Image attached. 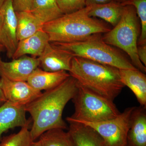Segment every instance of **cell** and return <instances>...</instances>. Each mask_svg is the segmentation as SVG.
Instances as JSON below:
<instances>
[{"mask_svg": "<svg viewBox=\"0 0 146 146\" xmlns=\"http://www.w3.org/2000/svg\"><path fill=\"white\" fill-rule=\"evenodd\" d=\"M77 89V82L70 76L58 86L42 93L25 106L33 121L30 132L33 141L47 131L68 128L63 119V110Z\"/></svg>", "mask_w": 146, "mask_h": 146, "instance_id": "cell-1", "label": "cell"}, {"mask_svg": "<svg viewBox=\"0 0 146 146\" xmlns=\"http://www.w3.org/2000/svg\"><path fill=\"white\" fill-rule=\"evenodd\" d=\"M69 73L79 85L113 101L125 86L119 69L83 58L73 57Z\"/></svg>", "mask_w": 146, "mask_h": 146, "instance_id": "cell-2", "label": "cell"}, {"mask_svg": "<svg viewBox=\"0 0 146 146\" xmlns=\"http://www.w3.org/2000/svg\"><path fill=\"white\" fill-rule=\"evenodd\" d=\"M92 5L68 14L43 25L42 29L48 35L50 42L70 43L81 41L90 35L106 33L111 29L102 21L90 17Z\"/></svg>", "mask_w": 146, "mask_h": 146, "instance_id": "cell-3", "label": "cell"}, {"mask_svg": "<svg viewBox=\"0 0 146 146\" xmlns=\"http://www.w3.org/2000/svg\"><path fill=\"white\" fill-rule=\"evenodd\" d=\"M73 57L83 58L118 69H136L131 61L117 49L104 41L101 33L94 34L81 41L70 43H50Z\"/></svg>", "mask_w": 146, "mask_h": 146, "instance_id": "cell-4", "label": "cell"}, {"mask_svg": "<svg viewBox=\"0 0 146 146\" xmlns=\"http://www.w3.org/2000/svg\"><path fill=\"white\" fill-rule=\"evenodd\" d=\"M139 25L133 6H124L122 15L118 24L102 36L106 43L115 46L126 53L133 66L144 73L146 67L139 60L137 47Z\"/></svg>", "mask_w": 146, "mask_h": 146, "instance_id": "cell-5", "label": "cell"}, {"mask_svg": "<svg viewBox=\"0 0 146 146\" xmlns=\"http://www.w3.org/2000/svg\"><path fill=\"white\" fill-rule=\"evenodd\" d=\"M72 100L74 114L67 121H84L98 122L116 117L120 114L113 101L96 94L78 84V89Z\"/></svg>", "mask_w": 146, "mask_h": 146, "instance_id": "cell-6", "label": "cell"}, {"mask_svg": "<svg viewBox=\"0 0 146 146\" xmlns=\"http://www.w3.org/2000/svg\"><path fill=\"white\" fill-rule=\"evenodd\" d=\"M134 108H127L116 117L104 121L71 122L83 124L93 128L102 138L105 146H127V139L131 116Z\"/></svg>", "mask_w": 146, "mask_h": 146, "instance_id": "cell-7", "label": "cell"}, {"mask_svg": "<svg viewBox=\"0 0 146 146\" xmlns=\"http://www.w3.org/2000/svg\"><path fill=\"white\" fill-rule=\"evenodd\" d=\"M0 89L6 101L21 106H25L42 94L27 81H12L4 77L0 78Z\"/></svg>", "mask_w": 146, "mask_h": 146, "instance_id": "cell-8", "label": "cell"}, {"mask_svg": "<svg viewBox=\"0 0 146 146\" xmlns=\"http://www.w3.org/2000/svg\"><path fill=\"white\" fill-rule=\"evenodd\" d=\"M37 58L23 56L10 62L0 56V77L12 81H27L33 71L39 67Z\"/></svg>", "mask_w": 146, "mask_h": 146, "instance_id": "cell-9", "label": "cell"}, {"mask_svg": "<svg viewBox=\"0 0 146 146\" xmlns=\"http://www.w3.org/2000/svg\"><path fill=\"white\" fill-rule=\"evenodd\" d=\"M3 16L2 44L9 58H12L17 48V19L12 0H7L1 11Z\"/></svg>", "mask_w": 146, "mask_h": 146, "instance_id": "cell-10", "label": "cell"}, {"mask_svg": "<svg viewBox=\"0 0 146 146\" xmlns=\"http://www.w3.org/2000/svg\"><path fill=\"white\" fill-rule=\"evenodd\" d=\"M73 58L69 53L54 48L49 42L37 58L39 67L43 70L50 72L65 71L69 72Z\"/></svg>", "mask_w": 146, "mask_h": 146, "instance_id": "cell-11", "label": "cell"}, {"mask_svg": "<svg viewBox=\"0 0 146 146\" xmlns=\"http://www.w3.org/2000/svg\"><path fill=\"white\" fill-rule=\"evenodd\" d=\"M25 106L5 102L0 107V141L3 133L16 127L29 126L30 121L27 119Z\"/></svg>", "mask_w": 146, "mask_h": 146, "instance_id": "cell-12", "label": "cell"}, {"mask_svg": "<svg viewBox=\"0 0 146 146\" xmlns=\"http://www.w3.org/2000/svg\"><path fill=\"white\" fill-rule=\"evenodd\" d=\"M70 76L67 71L47 72L38 67L33 72L27 82L35 90L42 92L56 87Z\"/></svg>", "mask_w": 146, "mask_h": 146, "instance_id": "cell-13", "label": "cell"}, {"mask_svg": "<svg viewBox=\"0 0 146 146\" xmlns=\"http://www.w3.org/2000/svg\"><path fill=\"white\" fill-rule=\"evenodd\" d=\"M146 108L135 107L131 116L127 146H146Z\"/></svg>", "mask_w": 146, "mask_h": 146, "instance_id": "cell-14", "label": "cell"}, {"mask_svg": "<svg viewBox=\"0 0 146 146\" xmlns=\"http://www.w3.org/2000/svg\"><path fill=\"white\" fill-rule=\"evenodd\" d=\"M49 42L48 35L43 30H40L33 35L18 41L12 58L16 59L28 54L33 57H39Z\"/></svg>", "mask_w": 146, "mask_h": 146, "instance_id": "cell-15", "label": "cell"}, {"mask_svg": "<svg viewBox=\"0 0 146 146\" xmlns=\"http://www.w3.org/2000/svg\"><path fill=\"white\" fill-rule=\"evenodd\" d=\"M121 81L133 92L141 106L146 107V76L138 69L119 70Z\"/></svg>", "mask_w": 146, "mask_h": 146, "instance_id": "cell-16", "label": "cell"}, {"mask_svg": "<svg viewBox=\"0 0 146 146\" xmlns=\"http://www.w3.org/2000/svg\"><path fill=\"white\" fill-rule=\"evenodd\" d=\"M68 122V131L76 146H105L102 138L92 128L80 123Z\"/></svg>", "mask_w": 146, "mask_h": 146, "instance_id": "cell-17", "label": "cell"}, {"mask_svg": "<svg viewBox=\"0 0 146 146\" xmlns=\"http://www.w3.org/2000/svg\"><path fill=\"white\" fill-rule=\"evenodd\" d=\"M30 11L43 25L64 14L56 0H33Z\"/></svg>", "mask_w": 146, "mask_h": 146, "instance_id": "cell-18", "label": "cell"}, {"mask_svg": "<svg viewBox=\"0 0 146 146\" xmlns=\"http://www.w3.org/2000/svg\"><path fill=\"white\" fill-rule=\"evenodd\" d=\"M16 12V11H15ZM18 41L35 34L42 29L43 24L30 11L16 12Z\"/></svg>", "mask_w": 146, "mask_h": 146, "instance_id": "cell-19", "label": "cell"}, {"mask_svg": "<svg viewBox=\"0 0 146 146\" xmlns=\"http://www.w3.org/2000/svg\"><path fill=\"white\" fill-rule=\"evenodd\" d=\"M123 7V5L114 2L95 5L91 6L89 15L101 18L115 27L121 19Z\"/></svg>", "mask_w": 146, "mask_h": 146, "instance_id": "cell-20", "label": "cell"}, {"mask_svg": "<svg viewBox=\"0 0 146 146\" xmlns=\"http://www.w3.org/2000/svg\"><path fill=\"white\" fill-rule=\"evenodd\" d=\"M39 140L42 146H76L69 132L60 129L47 131Z\"/></svg>", "mask_w": 146, "mask_h": 146, "instance_id": "cell-21", "label": "cell"}, {"mask_svg": "<svg viewBox=\"0 0 146 146\" xmlns=\"http://www.w3.org/2000/svg\"><path fill=\"white\" fill-rule=\"evenodd\" d=\"M0 142V146H29L34 141L31 138L29 126H27L21 128L18 133L4 137Z\"/></svg>", "mask_w": 146, "mask_h": 146, "instance_id": "cell-22", "label": "cell"}, {"mask_svg": "<svg viewBox=\"0 0 146 146\" xmlns=\"http://www.w3.org/2000/svg\"><path fill=\"white\" fill-rule=\"evenodd\" d=\"M125 5L133 6L136 8V13L140 18L141 23V35L138 45L146 44V0H130Z\"/></svg>", "mask_w": 146, "mask_h": 146, "instance_id": "cell-23", "label": "cell"}, {"mask_svg": "<svg viewBox=\"0 0 146 146\" xmlns=\"http://www.w3.org/2000/svg\"><path fill=\"white\" fill-rule=\"evenodd\" d=\"M58 7L64 14L82 9L86 6L85 0H56Z\"/></svg>", "mask_w": 146, "mask_h": 146, "instance_id": "cell-24", "label": "cell"}, {"mask_svg": "<svg viewBox=\"0 0 146 146\" xmlns=\"http://www.w3.org/2000/svg\"><path fill=\"white\" fill-rule=\"evenodd\" d=\"M33 0H12L14 10L16 12L30 11Z\"/></svg>", "mask_w": 146, "mask_h": 146, "instance_id": "cell-25", "label": "cell"}, {"mask_svg": "<svg viewBox=\"0 0 146 146\" xmlns=\"http://www.w3.org/2000/svg\"><path fill=\"white\" fill-rule=\"evenodd\" d=\"M137 52L139 60L146 66V44L138 45Z\"/></svg>", "mask_w": 146, "mask_h": 146, "instance_id": "cell-26", "label": "cell"}, {"mask_svg": "<svg viewBox=\"0 0 146 146\" xmlns=\"http://www.w3.org/2000/svg\"><path fill=\"white\" fill-rule=\"evenodd\" d=\"M112 0H85L86 6L95 5L103 4L110 2Z\"/></svg>", "mask_w": 146, "mask_h": 146, "instance_id": "cell-27", "label": "cell"}, {"mask_svg": "<svg viewBox=\"0 0 146 146\" xmlns=\"http://www.w3.org/2000/svg\"><path fill=\"white\" fill-rule=\"evenodd\" d=\"M5 50L4 47L2 45H0V52ZM6 101L5 98L3 94L2 91L0 89V103H1L5 102Z\"/></svg>", "mask_w": 146, "mask_h": 146, "instance_id": "cell-28", "label": "cell"}, {"mask_svg": "<svg viewBox=\"0 0 146 146\" xmlns=\"http://www.w3.org/2000/svg\"><path fill=\"white\" fill-rule=\"evenodd\" d=\"M3 20V19L2 14L0 12V45H2V39Z\"/></svg>", "mask_w": 146, "mask_h": 146, "instance_id": "cell-29", "label": "cell"}, {"mask_svg": "<svg viewBox=\"0 0 146 146\" xmlns=\"http://www.w3.org/2000/svg\"><path fill=\"white\" fill-rule=\"evenodd\" d=\"M29 146H42L41 145V142L39 140L38 141H35L33 142Z\"/></svg>", "mask_w": 146, "mask_h": 146, "instance_id": "cell-30", "label": "cell"}, {"mask_svg": "<svg viewBox=\"0 0 146 146\" xmlns=\"http://www.w3.org/2000/svg\"><path fill=\"white\" fill-rule=\"evenodd\" d=\"M7 0H0V12H1L3 6L5 2Z\"/></svg>", "mask_w": 146, "mask_h": 146, "instance_id": "cell-31", "label": "cell"}]
</instances>
